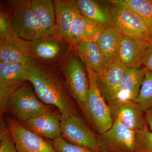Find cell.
Instances as JSON below:
<instances>
[{
	"label": "cell",
	"mask_w": 152,
	"mask_h": 152,
	"mask_svg": "<svg viewBox=\"0 0 152 152\" xmlns=\"http://www.w3.org/2000/svg\"><path fill=\"white\" fill-rule=\"evenodd\" d=\"M135 102L145 112L152 108V72L146 69L145 78Z\"/></svg>",
	"instance_id": "d4e9b609"
},
{
	"label": "cell",
	"mask_w": 152,
	"mask_h": 152,
	"mask_svg": "<svg viewBox=\"0 0 152 152\" xmlns=\"http://www.w3.org/2000/svg\"><path fill=\"white\" fill-rule=\"evenodd\" d=\"M14 36L10 14L7 7L1 6L0 11V41L8 39Z\"/></svg>",
	"instance_id": "83f0119b"
},
{
	"label": "cell",
	"mask_w": 152,
	"mask_h": 152,
	"mask_svg": "<svg viewBox=\"0 0 152 152\" xmlns=\"http://www.w3.org/2000/svg\"><path fill=\"white\" fill-rule=\"evenodd\" d=\"M135 152H152V131L148 126L135 131Z\"/></svg>",
	"instance_id": "4316f807"
},
{
	"label": "cell",
	"mask_w": 152,
	"mask_h": 152,
	"mask_svg": "<svg viewBox=\"0 0 152 152\" xmlns=\"http://www.w3.org/2000/svg\"><path fill=\"white\" fill-rule=\"evenodd\" d=\"M113 26L123 35L150 40L152 34L143 21L124 0L110 1Z\"/></svg>",
	"instance_id": "8992f818"
},
{
	"label": "cell",
	"mask_w": 152,
	"mask_h": 152,
	"mask_svg": "<svg viewBox=\"0 0 152 152\" xmlns=\"http://www.w3.org/2000/svg\"><path fill=\"white\" fill-rule=\"evenodd\" d=\"M72 48L81 60L88 73L97 79L105 70L103 57L94 41H82L72 45Z\"/></svg>",
	"instance_id": "5bb4252c"
},
{
	"label": "cell",
	"mask_w": 152,
	"mask_h": 152,
	"mask_svg": "<svg viewBox=\"0 0 152 152\" xmlns=\"http://www.w3.org/2000/svg\"><path fill=\"white\" fill-rule=\"evenodd\" d=\"M0 110L1 116L9 114L21 124L34 117L55 112L38 98L27 83L11 95Z\"/></svg>",
	"instance_id": "7a4b0ae2"
},
{
	"label": "cell",
	"mask_w": 152,
	"mask_h": 152,
	"mask_svg": "<svg viewBox=\"0 0 152 152\" xmlns=\"http://www.w3.org/2000/svg\"><path fill=\"white\" fill-rule=\"evenodd\" d=\"M104 28L84 16L78 10L71 27L70 42L72 45L82 41L96 42Z\"/></svg>",
	"instance_id": "d6986e66"
},
{
	"label": "cell",
	"mask_w": 152,
	"mask_h": 152,
	"mask_svg": "<svg viewBox=\"0 0 152 152\" xmlns=\"http://www.w3.org/2000/svg\"><path fill=\"white\" fill-rule=\"evenodd\" d=\"M61 74L68 93L83 113L89 88L86 67L72 48L57 67Z\"/></svg>",
	"instance_id": "277c9868"
},
{
	"label": "cell",
	"mask_w": 152,
	"mask_h": 152,
	"mask_svg": "<svg viewBox=\"0 0 152 152\" xmlns=\"http://www.w3.org/2000/svg\"><path fill=\"white\" fill-rule=\"evenodd\" d=\"M127 68L119 62H115L107 66L96 79L101 94L108 103L118 99Z\"/></svg>",
	"instance_id": "9a60e30c"
},
{
	"label": "cell",
	"mask_w": 152,
	"mask_h": 152,
	"mask_svg": "<svg viewBox=\"0 0 152 152\" xmlns=\"http://www.w3.org/2000/svg\"><path fill=\"white\" fill-rule=\"evenodd\" d=\"M79 12L98 25L104 28L113 26L110 7L93 0L74 1Z\"/></svg>",
	"instance_id": "44dd1931"
},
{
	"label": "cell",
	"mask_w": 152,
	"mask_h": 152,
	"mask_svg": "<svg viewBox=\"0 0 152 152\" xmlns=\"http://www.w3.org/2000/svg\"><path fill=\"white\" fill-rule=\"evenodd\" d=\"M89 88L83 113L95 130L102 134L114 124L108 104L101 94L96 79L88 74Z\"/></svg>",
	"instance_id": "5b68a950"
},
{
	"label": "cell",
	"mask_w": 152,
	"mask_h": 152,
	"mask_svg": "<svg viewBox=\"0 0 152 152\" xmlns=\"http://www.w3.org/2000/svg\"><path fill=\"white\" fill-rule=\"evenodd\" d=\"M145 68H127L118 99L135 100L145 78Z\"/></svg>",
	"instance_id": "7402d4cb"
},
{
	"label": "cell",
	"mask_w": 152,
	"mask_h": 152,
	"mask_svg": "<svg viewBox=\"0 0 152 152\" xmlns=\"http://www.w3.org/2000/svg\"><path fill=\"white\" fill-rule=\"evenodd\" d=\"M31 5L47 37H56V17L54 1L31 0Z\"/></svg>",
	"instance_id": "603a6c76"
},
{
	"label": "cell",
	"mask_w": 152,
	"mask_h": 152,
	"mask_svg": "<svg viewBox=\"0 0 152 152\" xmlns=\"http://www.w3.org/2000/svg\"><path fill=\"white\" fill-rule=\"evenodd\" d=\"M61 114L55 111L41 115L22 124L30 130L52 141L61 137Z\"/></svg>",
	"instance_id": "e0dca14e"
},
{
	"label": "cell",
	"mask_w": 152,
	"mask_h": 152,
	"mask_svg": "<svg viewBox=\"0 0 152 152\" xmlns=\"http://www.w3.org/2000/svg\"><path fill=\"white\" fill-rule=\"evenodd\" d=\"M108 105L114 122L118 121L134 131L143 129L148 126L145 112L135 101L117 99Z\"/></svg>",
	"instance_id": "8fae6325"
},
{
	"label": "cell",
	"mask_w": 152,
	"mask_h": 152,
	"mask_svg": "<svg viewBox=\"0 0 152 152\" xmlns=\"http://www.w3.org/2000/svg\"><path fill=\"white\" fill-rule=\"evenodd\" d=\"M32 58L39 62L57 67L72 48L67 40L56 37L31 42Z\"/></svg>",
	"instance_id": "9c48e42d"
},
{
	"label": "cell",
	"mask_w": 152,
	"mask_h": 152,
	"mask_svg": "<svg viewBox=\"0 0 152 152\" xmlns=\"http://www.w3.org/2000/svg\"><path fill=\"white\" fill-rule=\"evenodd\" d=\"M5 118L18 152H58L52 142L30 130L12 117Z\"/></svg>",
	"instance_id": "ba28073f"
},
{
	"label": "cell",
	"mask_w": 152,
	"mask_h": 152,
	"mask_svg": "<svg viewBox=\"0 0 152 152\" xmlns=\"http://www.w3.org/2000/svg\"><path fill=\"white\" fill-rule=\"evenodd\" d=\"M28 62L8 64L0 61V110L11 95L27 82L26 71Z\"/></svg>",
	"instance_id": "7c38bea8"
},
{
	"label": "cell",
	"mask_w": 152,
	"mask_h": 152,
	"mask_svg": "<svg viewBox=\"0 0 152 152\" xmlns=\"http://www.w3.org/2000/svg\"><path fill=\"white\" fill-rule=\"evenodd\" d=\"M142 65L145 67V69L152 72V36L150 39L149 46L144 56Z\"/></svg>",
	"instance_id": "f546056e"
},
{
	"label": "cell",
	"mask_w": 152,
	"mask_h": 152,
	"mask_svg": "<svg viewBox=\"0 0 152 152\" xmlns=\"http://www.w3.org/2000/svg\"><path fill=\"white\" fill-rule=\"evenodd\" d=\"M123 35L114 27L105 28L96 41L106 67L117 61Z\"/></svg>",
	"instance_id": "ffe728a7"
},
{
	"label": "cell",
	"mask_w": 152,
	"mask_h": 152,
	"mask_svg": "<svg viewBox=\"0 0 152 152\" xmlns=\"http://www.w3.org/2000/svg\"><path fill=\"white\" fill-rule=\"evenodd\" d=\"M145 118L148 127L152 131V108L145 112Z\"/></svg>",
	"instance_id": "4dcf8cb0"
},
{
	"label": "cell",
	"mask_w": 152,
	"mask_h": 152,
	"mask_svg": "<svg viewBox=\"0 0 152 152\" xmlns=\"http://www.w3.org/2000/svg\"><path fill=\"white\" fill-rule=\"evenodd\" d=\"M54 2L56 17V37L69 42L71 27L77 13V9L74 1L55 0Z\"/></svg>",
	"instance_id": "ac0fdd59"
},
{
	"label": "cell",
	"mask_w": 152,
	"mask_h": 152,
	"mask_svg": "<svg viewBox=\"0 0 152 152\" xmlns=\"http://www.w3.org/2000/svg\"><path fill=\"white\" fill-rule=\"evenodd\" d=\"M97 138L102 152H135V131L118 121Z\"/></svg>",
	"instance_id": "30bf717a"
},
{
	"label": "cell",
	"mask_w": 152,
	"mask_h": 152,
	"mask_svg": "<svg viewBox=\"0 0 152 152\" xmlns=\"http://www.w3.org/2000/svg\"><path fill=\"white\" fill-rule=\"evenodd\" d=\"M0 41L1 62L8 64L26 63L32 58L31 42L16 36Z\"/></svg>",
	"instance_id": "2e32d148"
},
{
	"label": "cell",
	"mask_w": 152,
	"mask_h": 152,
	"mask_svg": "<svg viewBox=\"0 0 152 152\" xmlns=\"http://www.w3.org/2000/svg\"><path fill=\"white\" fill-rule=\"evenodd\" d=\"M150 40L123 35L117 61L127 68H141Z\"/></svg>",
	"instance_id": "4fadbf2b"
},
{
	"label": "cell",
	"mask_w": 152,
	"mask_h": 152,
	"mask_svg": "<svg viewBox=\"0 0 152 152\" xmlns=\"http://www.w3.org/2000/svg\"><path fill=\"white\" fill-rule=\"evenodd\" d=\"M58 152H96L93 150L68 142L60 137L52 141Z\"/></svg>",
	"instance_id": "f1b7e54d"
},
{
	"label": "cell",
	"mask_w": 152,
	"mask_h": 152,
	"mask_svg": "<svg viewBox=\"0 0 152 152\" xmlns=\"http://www.w3.org/2000/svg\"><path fill=\"white\" fill-rule=\"evenodd\" d=\"M1 118L0 152H18L5 118Z\"/></svg>",
	"instance_id": "484cf974"
},
{
	"label": "cell",
	"mask_w": 152,
	"mask_h": 152,
	"mask_svg": "<svg viewBox=\"0 0 152 152\" xmlns=\"http://www.w3.org/2000/svg\"><path fill=\"white\" fill-rule=\"evenodd\" d=\"M61 137L68 142L102 152L98 138L84 121L77 115L61 117Z\"/></svg>",
	"instance_id": "52a82bcc"
},
{
	"label": "cell",
	"mask_w": 152,
	"mask_h": 152,
	"mask_svg": "<svg viewBox=\"0 0 152 152\" xmlns=\"http://www.w3.org/2000/svg\"><path fill=\"white\" fill-rule=\"evenodd\" d=\"M26 77L33 85L38 98L44 104L58 108L61 117L77 115L63 76L57 67L31 58L27 66Z\"/></svg>",
	"instance_id": "6da1fadb"
},
{
	"label": "cell",
	"mask_w": 152,
	"mask_h": 152,
	"mask_svg": "<svg viewBox=\"0 0 152 152\" xmlns=\"http://www.w3.org/2000/svg\"><path fill=\"white\" fill-rule=\"evenodd\" d=\"M124 1L142 19L152 34V1L124 0Z\"/></svg>",
	"instance_id": "cb8c5ba5"
},
{
	"label": "cell",
	"mask_w": 152,
	"mask_h": 152,
	"mask_svg": "<svg viewBox=\"0 0 152 152\" xmlns=\"http://www.w3.org/2000/svg\"><path fill=\"white\" fill-rule=\"evenodd\" d=\"M6 6L10 14L14 36L28 42L48 38L32 7L31 1H10Z\"/></svg>",
	"instance_id": "3957f363"
}]
</instances>
